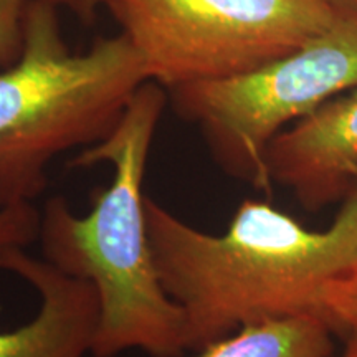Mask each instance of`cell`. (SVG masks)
Here are the masks:
<instances>
[{"label":"cell","instance_id":"6","mask_svg":"<svg viewBox=\"0 0 357 357\" xmlns=\"http://www.w3.org/2000/svg\"><path fill=\"white\" fill-rule=\"evenodd\" d=\"M266 171L306 211L342 202L357 185V86L281 131L268 146Z\"/></svg>","mask_w":357,"mask_h":357},{"label":"cell","instance_id":"10","mask_svg":"<svg viewBox=\"0 0 357 357\" xmlns=\"http://www.w3.org/2000/svg\"><path fill=\"white\" fill-rule=\"evenodd\" d=\"M33 0H0V70L19 60L25 45V19Z\"/></svg>","mask_w":357,"mask_h":357},{"label":"cell","instance_id":"14","mask_svg":"<svg viewBox=\"0 0 357 357\" xmlns=\"http://www.w3.org/2000/svg\"><path fill=\"white\" fill-rule=\"evenodd\" d=\"M329 2L337 8H341V10L357 13V0H329Z\"/></svg>","mask_w":357,"mask_h":357},{"label":"cell","instance_id":"5","mask_svg":"<svg viewBox=\"0 0 357 357\" xmlns=\"http://www.w3.org/2000/svg\"><path fill=\"white\" fill-rule=\"evenodd\" d=\"M166 89L255 70L336 20L329 0H105Z\"/></svg>","mask_w":357,"mask_h":357},{"label":"cell","instance_id":"12","mask_svg":"<svg viewBox=\"0 0 357 357\" xmlns=\"http://www.w3.org/2000/svg\"><path fill=\"white\" fill-rule=\"evenodd\" d=\"M53 2L56 6H63L68 10L77 13L79 19L91 20L100 6L105 3V0H53Z\"/></svg>","mask_w":357,"mask_h":357},{"label":"cell","instance_id":"9","mask_svg":"<svg viewBox=\"0 0 357 357\" xmlns=\"http://www.w3.org/2000/svg\"><path fill=\"white\" fill-rule=\"evenodd\" d=\"M40 211L33 204L0 208V270L13 253L38 242Z\"/></svg>","mask_w":357,"mask_h":357},{"label":"cell","instance_id":"4","mask_svg":"<svg viewBox=\"0 0 357 357\" xmlns=\"http://www.w3.org/2000/svg\"><path fill=\"white\" fill-rule=\"evenodd\" d=\"M357 86V13L341 10L328 29L255 70L181 84L174 109L195 123L218 167L270 194L266 151L281 131Z\"/></svg>","mask_w":357,"mask_h":357},{"label":"cell","instance_id":"11","mask_svg":"<svg viewBox=\"0 0 357 357\" xmlns=\"http://www.w3.org/2000/svg\"><path fill=\"white\" fill-rule=\"evenodd\" d=\"M326 318L337 334H357V268L333 287L326 301Z\"/></svg>","mask_w":357,"mask_h":357},{"label":"cell","instance_id":"13","mask_svg":"<svg viewBox=\"0 0 357 357\" xmlns=\"http://www.w3.org/2000/svg\"><path fill=\"white\" fill-rule=\"evenodd\" d=\"M341 357H357V334H351L347 337L346 349L342 352Z\"/></svg>","mask_w":357,"mask_h":357},{"label":"cell","instance_id":"3","mask_svg":"<svg viewBox=\"0 0 357 357\" xmlns=\"http://www.w3.org/2000/svg\"><path fill=\"white\" fill-rule=\"evenodd\" d=\"M147 82L124 33L71 53L53 0H33L19 60L0 70V208L33 204L58 155L109 136Z\"/></svg>","mask_w":357,"mask_h":357},{"label":"cell","instance_id":"2","mask_svg":"<svg viewBox=\"0 0 357 357\" xmlns=\"http://www.w3.org/2000/svg\"><path fill=\"white\" fill-rule=\"evenodd\" d=\"M166 101V88L147 79L109 136L71 160L73 169L113 167L109 184L93 194L91 211L77 215L61 195L40 211L43 260L96 291L93 357L128 351L182 357L189 351L184 312L160 281L146 217L147 160Z\"/></svg>","mask_w":357,"mask_h":357},{"label":"cell","instance_id":"1","mask_svg":"<svg viewBox=\"0 0 357 357\" xmlns=\"http://www.w3.org/2000/svg\"><path fill=\"white\" fill-rule=\"evenodd\" d=\"M146 217L160 281L184 312L189 351L263 319L328 321L329 293L357 268V185L324 230L263 199H245L218 235L151 197Z\"/></svg>","mask_w":357,"mask_h":357},{"label":"cell","instance_id":"7","mask_svg":"<svg viewBox=\"0 0 357 357\" xmlns=\"http://www.w3.org/2000/svg\"><path fill=\"white\" fill-rule=\"evenodd\" d=\"M3 270L32 287L40 298L29 323L0 331V357H86L91 354L100 318L95 288L61 273L26 250L13 253Z\"/></svg>","mask_w":357,"mask_h":357},{"label":"cell","instance_id":"8","mask_svg":"<svg viewBox=\"0 0 357 357\" xmlns=\"http://www.w3.org/2000/svg\"><path fill=\"white\" fill-rule=\"evenodd\" d=\"M336 331L316 314L245 324L195 351V357H337Z\"/></svg>","mask_w":357,"mask_h":357}]
</instances>
